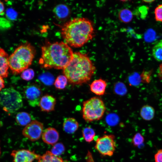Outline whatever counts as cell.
<instances>
[{
    "label": "cell",
    "mask_w": 162,
    "mask_h": 162,
    "mask_svg": "<svg viewBox=\"0 0 162 162\" xmlns=\"http://www.w3.org/2000/svg\"><path fill=\"white\" fill-rule=\"evenodd\" d=\"M142 1L146 3H151L155 1L154 0H143Z\"/></svg>",
    "instance_id": "cell-36"
},
{
    "label": "cell",
    "mask_w": 162,
    "mask_h": 162,
    "mask_svg": "<svg viewBox=\"0 0 162 162\" xmlns=\"http://www.w3.org/2000/svg\"><path fill=\"white\" fill-rule=\"evenodd\" d=\"M155 162H162V149H159L154 155Z\"/></svg>",
    "instance_id": "cell-30"
},
{
    "label": "cell",
    "mask_w": 162,
    "mask_h": 162,
    "mask_svg": "<svg viewBox=\"0 0 162 162\" xmlns=\"http://www.w3.org/2000/svg\"><path fill=\"white\" fill-rule=\"evenodd\" d=\"M24 94L30 106L34 107L39 106L42 93L38 86L35 85L27 86L24 91Z\"/></svg>",
    "instance_id": "cell-10"
},
{
    "label": "cell",
    "mask_w": 162,
    "mask_h": 162,
    "mask_svg": "<svg viewBox=\"0 0 162 162\" xmlns=\"http://www.w3.org/2000/svg\"><path fill=\"white\" fill-rule=\"evenodd\" d=\"M158 75L160 79L162 80V63L159 65L158 69Z\"/></svg>",
    "instance_id": "cell-34"
},
{
    "label": "cell",
    "mask_w": 162,
    "mask_h": 162,
    "mask_svg": "<svg viewBox=\"0 0 162 162\" xmlns=\"http://www.w3.org/2000/svg\"><path fill=\"white\" fill-rule=\"evenodd\" d=\"M30 114L26 112H20L18 113L16 117V121L19 125L26 126L31 121Z\"/></svg>",
    "instance_id": "cell-18"
},
{
    "label": "cell",
    "mask_w": 162,
    "mask_h": 162,
    "mask_svg": "<svg viewBox=\"0 0 162 162\" xmlns=\"http://www.w3.org/2000/svg\"><path fill=\"white\" fill-rule=\"evenodd\" d=\"M13 162H32L35 160H38L40 155L34 151L21 149L14 150L10 153Z\"/></svg>",
    "instance_id": "cell-9"
},
{
    "label": "cell",
    "mask_w": 162,
    "mask_h": 162,
    "mask_svg": "<svg viewBox=\"0 0 162 162\" xmlns=\"http://www.w3.org/2000/svg\"><path fill=\"white\" fill-rule=\"evenodd\" d=\"M0 105L5 111L14 112L23 106L22 96L13 88L3 89L0 92Z\"/></svg>",
    "instance_id": "cell-6"
},
{
    "label": "cell",
    "mask_w": 162,
    "mask_h": 162,
    "mask_svg": "<svg viewBox=\"0 0 162 162\" xmlns=\"http://www.w3.org/2000/svg\"><path fill=\"white\" fill-rule=\"evenodd\" d=\"M36 52L35 47L27 42L18 46L8 58L9 68L14 74L22 72L32 64Z\"/></svg>",
    "instance_id": "cell-4"
},
{
    "label": "cell",
    "mask_w": 162,
    "mask_h": 162,
    "mask_svg": "<svg viewBox=\"0 0 162 162\" xmlns=\"http://www.w3.org/2000/svg\"><path fill=\"white\" fill-rule=\"evenodd\" d=\"M4 6L3 3L0 1V16L3 15L4 13Z\"/></svg>",
    "instance_id": "cell-33"
},
{
    "label": "cell",
    "mask_w": 162,
    "mask_h": 162,
    "mask_svg": "<svg viewBox=\"0 0 162 162\" xmlns=\"http://www.w3.org/2000/svg\"><path fill=\"white\" fill-rule=\"evenodd\" d=\"M38 162H64L62 158L52 154L50 151H47L40 156Z\"/></svg>",
    "instance_id": "cell-17"
},
{
    "label": "cell",
    "mask_w": 162,
    "mask_h": 162,
    "mask_svg": "<svg viewBox=\"0 0 162 162\" xmlns=\"http://www.w3.org/2000/svg\"><path fill=\"white\" fill-rule=\"evenodd\" d=\"M145 141L143 136L140 133L135 134L131 140V143L133 146L136 147L140 146L142 145Z\"/></svg>",
    "instance_id": "cell-24"
},
{
    "label": "cell",
    "mask_w": 162,
    "mask_h": 162,
    "mask_svg": "<svg viewBox=\"0 0 162 162\" xmlns=\"http://www.w3.org/2000/svg\"><path fill=\"white\" fill-rule=\"evenodd\" d=\"M1 148H0V156H1Z\"/></svg>",
    "instance_id": "cell-37"
},
{
    "label": "cell",
    "mask_w": 162,
    "mask_h": 162,
    "mask_svg": "<svg viewBox=\"0 0 162 162\" xmlns=\"http://www.w3.org/2000/svg\"><path fill=\"white\" fill-rule=\"evenodd\" d=\"M9 56L6 52L0 48V76L3 78L8 76Z\"/></svg>",
    "instance_id": "cell-13"
},
{
    "label": "cell",
    "mask_w": 162,
    "mask_h": 162,
    "mask_svg": "<svg viewBox=\"0 0 162 162\" xmlns=\"http://www.w3.org/2000/svg\"><path fill=\"white\" fill-rule=\"evenodd\" d=\"M68 80L64 75L58 76L55 81L54 85L55 87L58 89H62L64 88L66 86Z\"/></svg>",
    "instance_id": "cell-23"
},
{
    "label": "cell",
    "mask_w": 162,
    "mask_h": 162,
    "mask_svg": "<svg viewBox=\"0 0 162 162\" xmlns=\"http://www.w3.org/2000/svg\"><path fill=\"white\" fill-rule=\"evenodd\" d=\"M133 17L132 13L128 9H122L119 12V19L124 23H127L130 22L132 20Z\"/></svg>",
    "instance_id": "cell-21"
},
{
    "label": "cell",
    "mask_w": 162,
    "mask_h": 162,
    "mask_svg": "<svg viewBox=\"0 0 162 162\" xmlns=\"http://www.w3.org/2000/svg\"><path fill=\"white\" fill-rule=\"evenodd\" d=\"M155 110L152 106L148 104L143 106L141 108L140 115L144 120L149 121L152 120L154 117Z\"/></svg>",
    "instance_id": "cell-16"
},
{
    "label": "cell",
    "mask_w": 162,
    "mask_h": 162,
    "mask_svg": "<svg viewBox=\"0 0 162 162\" xmlns=\"http://www.w3.org/2000/svg\"><path fill=\"white\" fill-rule=\"evenodd\" d=\"M65 148L63 144L59 142L53 146L51 152L54 155L58 156L62 154L65 151Z\"/></svg>",
    "instance_id": "cell-26"
},
{
    "label": "cell",
    "mask_w": 162,
    "mask_h": 162,
    "mask_svg": "<svg viewBox=\"0 0 162 162\" xmlns=\"http://www.w3.org/2000/svg\"><path fill=\"white\" fill-rule=\"evenodd\" d=\"M94 30L92 22L83 17L76 18L64 23L61 34L65 42L74 47L84 45L93 38Z\"/></svg>",
    "instance_id": "cell-2"
},
{
    "label": "cell",
    "mask_w": 162,
    "mask_h": 162,
    "mask_svg": "<svg viewBox=\"0 0 162 162\" xmlns=\"http://www.w3.org/2000/svg\"><path fill=\"white\" fill-rule=\"evenodd\" d=\"M4 87V82L3 78L0 76V92Z\"/></svg>",
    "instance_id": "cell-35"
},
{
    "label": "cell",
    "mask_w": 162,
    "mask_h": 162,
    "mask_svg": "<svg viewBox=\"0 0 162 162\" xmlns=\"http://www.w3.org/2000/svg\"><path fill=\"white\" fill-rule=\"evenodd\" d=\"M95 148L101 155L112 156L116 146L115 136L112 134L104 135L96 140Z\"/></svg>",
    "instance_id": "cell-7"
},
{
    "label": "cell",
    "mask_w": 162,
    "mask_h": 162,
    "mask_svg": "<svg viewBox=\"0 0 162 162\" xmlns=\"http://www.w3.org/2000/svg\"><path fill=\"white\" fill-rule=\"evenodd\" d=\"M7 12V15L9 18L11 19H13L15 18L16 13L14 11V10L9 9L8 10Z\"/></svg>",
    "instance_id": "cell-31"
},
{
    "label": "cell",
    "mask_w": 162,
    "mask_h": 162,
    "mask_svg": "<svg viewBox=\"0 0 162 162\" xmlns=\"http://www.w3.org/2000/svg\"><path fill=\"white\" fill-rule=\"evenodd\" d=\"M56 100L53 96L46 94L42 96L39 106L41 111L45 112H50L54 110Z\"/></svg>",
    "instance_id": "cell-12"
},
{
    "label": "cell",
    "mask_w": 162,
    "mask_h": 162,
    "mask_svg": "<svg viewBox=\"0 0 162 162\" xmlns=\"http://www.w3.org/2000/svg\"><path fill=\"white\" fill-rule=\"evenodd\" d=\"M154 14L156 21L162 22V4H159L155 8Z\"/></svg>",
    "instance_id": "cell-29"
},
{
    "label": "cell",
    "mask_w": 162,
    "mask_h": 162,
    "mask_svg": "<svg viewBox=\"0 0 162 162\" xmlns=\"http://www.w3.org/2000/svg\"><path fill=\"white\" fill-rule=\"evenodd\" d=\"M44 131L43 124L36 120L32 121L22 131V135L32 141L39 139Z\"/></svg>",
    "instance_id": "cell-8"
},
{
    "label": "cell",
    "mask_w": 162,
    "mask_h": 162,
    "mask_svg": "<svg viewBox=\"0 0 162 162\" xmlns=\"http://www.w3.org/2000/svg\"><path fill=\"white\" fill-rule=\"evenodd\" d=\"M152 70H144L141 74L140 77L141 82L144 83H148L151 80V75Z\"/></svg>",
    "instance_id": "cell-28"
},
{
    "label": "cell",
    "mask_w": 162,
    "mask_h": 162,
    "mask_svg": "<svg viewBox=\"0 0 162 162\" xmlns=\"http://www.w3.org/2000/svg\"><path fill=\"white\" fill-rule=\"evenodd\" d=\"M106 110L102 100L98 97H93L83 102L82 117L87 122L99 120L103 117Z\"/></svg>",
    "instance_id": "cell-5"
},
{
    "label": "cell",
    "mask_w": 162,
    "mask_h": 162,
    "mask_svg": "<svg viewBox=\"0 0 162 162\" xmlns=\"http://www.w3.org/2000/svg\"><path fill=\"white\" fill-rule=\"evenodd\" d=\"M39 80L46 85H52L53 83L54 78L52 75L49 73H45L40 75Z\"/></svg>",
    "instance_id": "cell-25"
},
{
    "label": "cell",
    "mask_w": 162,
    "mask_h": 162,
    "mask_svg": "<svg viewBox=\"0 0 162 162\" xmlns=\"http://www.w3.org/2000/svg\"><path fill=\"white\" fill-rule=\"evenodd\" d=\"M41 136L44 142L47 144L53 146L58 141L59 134L55 128L49 127L44 130Z\"/></svg>",
    "instance_id": "cell-11"
},
{
    "label": "cell",
    "mask_w": 162,
    "mask_h": 162,
    "mask_svg": "<svg viewBox=\"0 0 162 162\" xmlns=\"http://www.w3.org/2000/svg\"><path fill=\"white\" fill-rule=\"evenodd\" d=\"M34 72L31 68L27 69L22 72L21 77L23 80L29 81L32 79L34 77Z\"/></svg>",
    "instance_id": "cell-27"
},
{
    "label": "cell",
    "mask_w": 162,
    "mask_h": 162,
    "mask_svg": "<svg viewBox=\"0 0 162 162\" xmlns=\"http://www.w3.org/2000/svg\"><path fill=\"white\" fill-rule=\"evenodd\" d=\"M63 127L65 132L69 134H73L78 129L79 124L74 118H69L64 120Z\"/></svg>",
    "instance_id": "cell-15"
},
{
    "label": "cell",
    "mask_w": 162,
    "mask_h": 162,
    "mask_svg": "<svg viewBox=\"0 0 162 162\" xmlns=\"http://www.w3.org/2000/svg\"><path fill=\"white\" fill-rule=\"evenodd\" d=\"M107 83L103 79H99L94 80L90 84L91 91L97 95H104L105 92Z\"/></svg>",
    "instance_id": "cell-14"
},
{
    "label": "cell",
    "mask_w": 162,
    "mask_h": 162,
    "mask_svg": "<svg viewBox=\"0 0 162 162\" xmlns=\"http://www.w3.org/2000/svg\"><path fill=\"white\" fill-rule=\"evenodd\" d=\"M86 158L87 162H94L92 154L89 151L88 152Z\"/></svg>",
    "instance_id": "cell-32"
},
{
    "label": "cell",
    "mask_w": 162,
    "mask_h": 162,
    "mask_svg": "<svg viewBox=\"0 0 162 162\" xmlns=\"http://www.w3.org/2000/svg\"><path fill=\"white\" fill-rule=\"evenodd\" d=\"M96 68L89 57L80 52L74 53L72 59L63 70L68 81L73 85H81L89 81Z\"/></svg>",
    "instance_id": "cell-3"
},
{
    "label": "cell",
    "mask_w": 162,
    "mask_h": 162,
    "mask_svg": "<svg viewBox=\"0 0 162 162\" xmlns=\"http://www.w3.org/2000/svg\"><path fill=\"white\" fill-rule=\"evenodd\" d=\"M152 54L156 60L159 62L162 61V39L154 46L152 50Z\"/></svg>",
    "instance_id": "cell-22"
},
{
    "label": "cell",
    "mask_w": 162,
    "mask_h": 162,
    "mask_svg": "<svg viewBox=\"0 0 162 162\" xmlns=\"http://www.w3.org/2000/svg\"><path fill=\"white\" fill-rule=\"evenodd\" d=\"M54 12L56 16L60 18H64L67 17L69 14V10L65 5L60 4L54 8Z\"/></svg>",
    "instance_id": "cell-20"
},
{
    "label": "cell",
    "mask_w": 162,
    "mask_h": 162,
    "mask_svg": "<svg viewBox=\"0 0 162 162\" xmlns=\"http://www.w3.org/2000/svg\"><path fill=\"white\" fill-rule=\"evenodd\" d=\"M82 134L85 141L89 143L94 140L96 134L92 128L87 127L84 128L82 130Z\"/></svg>",
    "instance_id": "cell-19"
},
{
    "label": "cell",
    "mask_w": 162,
    "mask_h": 162,
    "mask_svg": "<svg viewBox=\"0 0 162 162\" xmlns=\"http://www.w3.org/2000/svg\"><path fill=\"white\" fill-rule=\"evenodd\" d=\"M41 48V55L39 62L42 67L46 69L63 70L73 58L72 49L63 41H46Z\"/></svg>",
    "instance_id": "cell-1"
}]
</instances>
